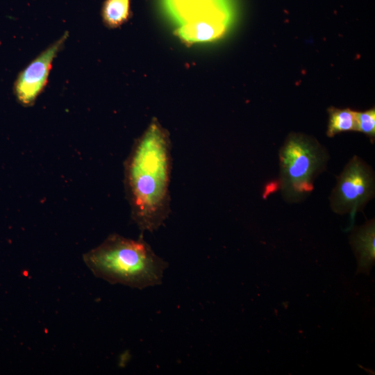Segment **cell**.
Listing matches in <instances>:
<instances>
[{"label": "cell", "instance_id": "obj_1", "mask_svg": "<svg viewBox=\"0 0 375 375\" xmlns=\"http://www.w3.org/2000/svg\"><path fill=\"white\" fill-rule=\"evenodd\" d=\"M172 161L169 133L153 119L134 143L125 164L131 218L143 232L156 231L169 215Z\"/></svg>", "mask_w": 375, "mask_h": 375}, {"label": "cell", "instance_id": "obj_2", "mask_svg": "<svg viewBox=\"0 0 375 375\" xmlns=\"http://www.w3.org/2000/svg\"><path fill=\"white\" fill-rule=\"evenodd\" d=\"M94 275L111 284L140 290L161 284L168 264L142 238L109 235L83 256Z\"/></svg>", "mask_w": 375, "mask_h": 375}, {"label": "cell", "instance_id": "obj_3", "mask_svg": "<svg viewBox=\"0 0 375 375\" xmlns=\"http://www.w3.org/2000/svg\"><path fill=\"white\" fill-rule=\"evenodd\" d=\"M328 159L326 149L314 138L296 133L288 135L279 150L278 185L283 199L292 203L308 197Z\"/></svg>", "mask_w": 375, "mask_h": 375}, {"label": "cell", "instance_id": "obj_4", "mask_svg": "<svg viewBox=\"0 0 375 375\" xmlns=\"http://www.w3.org/2000/svg\"><path fill=\"white\" fill-rule=\"evenodd\" d=\"M375 176L372 168L353 156L337 177L329 197L330 206L337 214H354L374 197Z\"/></svg>", "mask_w": 375, "mask_h": 375}, {"label": "cell", "instance_id": "obj_5", "mask_svg": "<svg viewBox=\"0 0 375 375\" xmlns=\"http://www.w3.org/2000/svg\"><path fill=\"white\" fill-rule=\"evenodd\" d=\"M67 38L68 32H66L19 74L14 84V91L22 104H33L43 91L48 82L53 61L62 49Z\"/></svg>", "mask_w": 375, "mask_h": 375}, {"label": "cell", "instance_id": "obj_6", "mask_svg": "<svg viewBox=\"0 0 375 375\" xmlns=\"http://www.w3.org/2000/svg\"><path fill=\"white\" fill-rule=\"evenodd\" d=\"M226 31L225 15L219 9L190 19L178 28L177 35L187 43L215 40Z\"/></svg>", "mask_w": 375, "mask_h": 375}, {"label": "cell", "instance_id": "obj_7", "mask_svg": "<svg viewBox=\"0 0 375 375\" xmlns=\"http://www.w3.org/2000/svg\"><path fill=\"white\" fill-rule=\"evenodd\" d=\"M374 219L356 228L350 237V244L357 258L359 268L367 271L374 262Z\"/></svg>", "mask_w": 375, "mask_h": 375}, {"label": "cell", "instance_id": "obj_8", "mask_svg": "<svg viewBox=\"0 0 375 375\" xmlns=\"http://www.w3.org/2000/svg\"><path fill=\"white\" fill-rule=\"evenodd\" d=\"M328 122L326 135L333 138L335 135L349 131H357L356 111L350 108H328Z\"/></svg>", "mask_w": 375, "mask_h": 375}, {"label": "cell", "instance_id": "obj_9", "mask_svg": "<svg viewBox=\"0 0 375 375\" xmlns=\"http://www.w3.org/2000/svg\"><path fill=\"white\" fill-rule=\"evenodd\" d=\"M130 0H105L101 9L102 19L109 28H117L129 18Z\"/></svg>", "mask_w": 375, "mask_h": 375}, {"label": "cell", "instance_id": "obj_10", "mask_svg": "<svg viewBox=\"0 0 375 375\" xmlns=\"http://www.w3.org/2000/svg\"><path fill=\"white\" fill-rule=\"evenodd\" d=\"M173 3L185 22L218 9L213 0H173Z\"/></svg>", "mask_w": 375, "mask_h": 375}, {"label": "cell", "instance_id": "obj_11", "mask_svg": "<svg viewBox=\"0 0 375 375\" xmlns=\"http://www.w3.org/2000/svg\"><path fill=\"white\" fill-rule=\"evenodd\" d=\"M357 131L368 136L372 142L375 138V109L374 108L363 112H356Z\"/></svg>", "mask_w": 375, "mask_h": 375}]
</instances>
